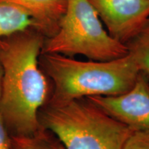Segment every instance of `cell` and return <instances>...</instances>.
<instances>
[{
  "mask_svg": "<svg viewBox=\"0 0 149 149\" xmlns=\"http://www.w3.org/2000/svg\"><path fill=\"white\" fill-rule=\"evenodd\" d=\"M45 37L31 28L0 42L3 81L0 115L10 135H30L42 127L39 112L51 95L40 65Z\"/></svg>",
  "mask_w": 149,
  "mask_h": 149,
  "instance_id": "6da1fadb",
  "label": "cell"
},
{
  "mask_svg": "<svg viewBox=\"0 0 149 149\" xmlns=\"http://www.w3.org/2000/svg\"><path fill=\"white\" fill-rule=\"evenodd\" d=\"M40 65L51 81L53 90L47 102L52 104L90 96L121 95L135 85L141 73L129 53L109 61H80L42 53Z\"/></svg>",
  "mask_w": 149,
  "mask_h": 149,
  "instance_id": "7a4b0ae2",
  "label": "cell"
},
{
  "mask_svg": "<svg viewBox=\"0 0 149 149\" xmlns=\"http://www.w3.org/2000/svg\"><path fill=\"white\" fill-rule=\"evenodd\" d=\"M39 121L66 149H121L134 131L87 98L46 102L39 112Z\"/></svg>",
  "mask_w": 149,
  "mask_h": 149,
  "instance_id": "3957f363",
  "label": "cell"
},
{
  "mask_svg": "<svg viewBox=\"0 0 149 149\" xmlns=\"http://www.w3.org/2000/svg\"><path fill=\"white\" fill-rule=\"evenodd\" d=\"M42 53L109 61L126 56L129 51L127 44L115 40L104 29L89 0H67L57 32L45 38Z\"/></svg>",
  "mask_w": 149,
  "mask_h": 149,
  "instance_id": "277c9868",
  "label": "cell"
},
{
  "mask_svg": "<svg viewBox=\"0 0 149 149\" xmlns=\"http://www.w3.org/2000/svg\"><path fill=\"white\" fill-rule=\"evenodd\" d=\"M115 40L126 44L149 22V0H89Z\"/></svg>",
  "mask_w": 149,
  "mask_h": 149,
  "instance_id": "5b68a950",
  "label": "cell"
},
{
  "mask_svg": "<svg viewBox=\"0 0 149 149\" xmlns=\"http://www.w3.org/2000/svg\"><path fill=\"white\" fill-rule=\"evenodd\" d=\"M115 120L134 130H149V83L139 74L135 85L118 95L86 97Z\"/></svg>",
  "mask_w": 149,
  "mask_h": 149,
  "instance_id": "8992f818",
  "label": "cell"
},
{
  "mask_svg": "<svg viewBox=\"0 0 149 149\" xmlns=\"http://www.w3.org/2000/svg\"><path fill=\"white\" fill-rule=\"evenodd\" d=\"M24 9L35 22V29L48 38L55 34L64 15L67 0H0Z\"/></svg>",
  "mask_w": 149,
  "mask_h": 149,
  "instance_id": "52a82bcc",
  "label": "cell"
},
{
  "mask_svg": "<svg viewBox=\"0 0 149 149\" xmlns=\"http://www.w3.org/2000/svg\"><path fill=\"white\" fill-rule=\"evenodd\" d=\"M31 28L35 29V22L24 9L12 3L0 2V42Z\"/></svg>",
  "mask_w": 149,
  "mask_h": 149,
  "instance_id": "ba28073f",
  "label": "cell"
},
{
  "mask_svg": "<svg viewBox=\"0 0 149 149\" xmlns=\"http://www.w3.org/2000/svg\"><path fill=\"white\" fill-rule=\"evenodd\" d=\"M10 149H66L53 132L42 126L30 135H10Z\"/></svg>",
  "mask_w": 149,
  "mask_h": 149,
  "instance_id": "9c48e42d",
  "label": "cell"
},
{
  "mask_svg": "<svg viewBox=\"0 0 149 149\" xmlns=\"http://www.w3.org/2000/svg\"><path fill=\"white\" fill-rule=\"evenodd\" d=\"M127 46L139 71L149 76V22Z\"/></svg>",
  "mask_w": 149,
  "mask_h": 149,
  "instance_id": "30bf717a",
  "label": "cell"
},
{
  "mask_svg": "<svg viewBox=\"0 0 149 149\" xmlns=\"http://www.w3.org/2000/svg\"><path fill=\"white\" fill-rule=\"evenodd\" d=\"M121 149H149V130H134Z\"/></svg>",
  "mask_w": 149,
  "mask_h": 149,
  "instance_id": "8fae6325",
  "label": "cell"
},
{
  "mask_svg": "<svg viewBox=\"0 0 149 149\" xmlns=\"http://www.w3.org/2000/svg\"><path fill=\"white\" fill-rule=\"evenodd\" d=\"M0 149H10V135L0 115Z\"/></svg>",
  "mask_w": 149,
  "mask_h": 149,
  "instance_id": "7c38bea8",
  "label": "cell"
},
{
  "mask_svg": "<svg viewBox=\"0 0 149 149\" xmlns=\"http://www.w3.org/2000/svg\"><path fill=\"white\" fill-rule=\"evenodd\" d=\"M3 67L1 64V61H0V97H1V88H2V81H3Z\"/></svg>",
  "mask_w": 149,
  "mask_h": 149,
  "instance_id": "4fadbf2b",
  "label": "cell"
}]
</instances>
